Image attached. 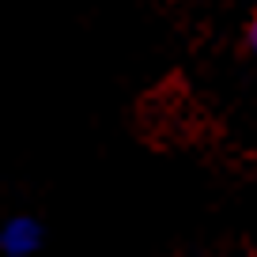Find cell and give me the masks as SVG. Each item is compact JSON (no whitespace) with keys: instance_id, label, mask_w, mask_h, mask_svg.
Returning <instances> with one entry per match:
<instances>
[{"instance_id":"1","label":"cell","mask_w":257,"mask_h":257,"mask_svg":"<svg viewBox=\"0 0 257 257\" xmlns=\"http://www.w3.org/2000/svg\"><path fill=\"white\" fill-rule=\"evenodd\" d=\"M42 223L34 216H12L0 227V253L4 257H31L42 249Z\"/></svg>"},{"instance_id":"2","label":"cell","mask_w":257,"mask_h":257,"mask_svg":"<svg viewBox=\"0 0 257 257\" xmlns=\"http://www.w3.org/2000/svg\"><path fill=\"white\" fill-rule=\"evenodd\" d=\"M249 42H253V49H257V19H253V31H249Z\"/></svg>"}]
</instances>
